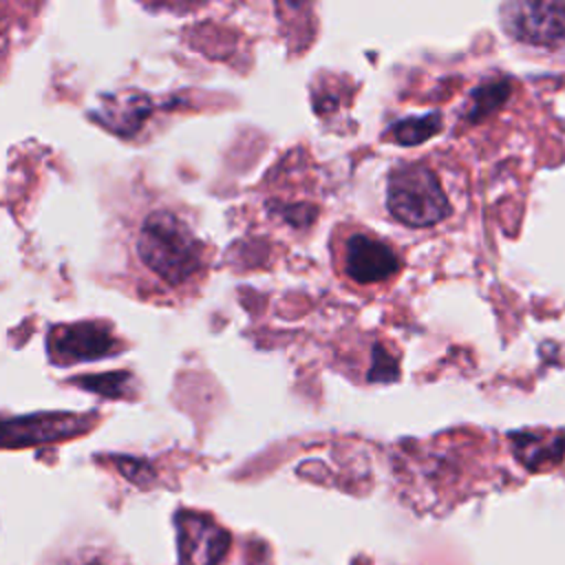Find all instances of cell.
I'll return each mask as SVG.
<instances>
[{
	"instance_id": "9",
	"label": "cell",
	"mask_w": 565,
	"mask_h": 565,
	"mask_svg": "<svg viewBox=\"0 0 565 565\" xmlns=\"http://www.w3.org/2000/svg\"><path fill=\"white\" fill-rule=\"evenodd\" d=\"M514 450L519 461H523L527 468L536 470L545 463H554L565 452V439L563 437H543L536 433H521L514 435Z\"/></svg>"
},
{
	"instance_id": "2",
	"label": "cell",
	"mask_w": 565,
	"mask_h": 565,
	"mask_svg": "<svg viewBox=\"0 0 565 565\" xmlns=\"http://www.w3.org/2000/svg\"><path fill=\"white\" fill-rule=\"evenodd\" d=\"M386 205L399 223L411 227L435 225L450 212L439 179L422 163L402 166L391 174Z\"/></svg>"
},
{
	"instance_id": "11",
	"label": "cell",
	"mask_w": 565,
	"mask_h": 565,
	"mask_svg": "<svg viewBox=\"0 0 565 565\" xmlns=\"http://www.w3.org/2000/svg\"><path fill=\"white\" fill-rule=\"evenodd\" d=\"M510 95V84L508 82H490L486 86H479L472 93V106H470V119H479L483 115H488L490 110H494L497 106H501L505 102V97Z\"/></svg>"
},
{
	"instance_id": "10",
	"label": "cell",
	"mask_w": 565,
	"mask_h": 565,
	"mask_svg": "<svg viewBox=\"0 0 565 565\" xmlns=\"http://www.w3.org/2000/svg\"><path fill=\"white\" fill-rule=\"evenodd\" d=\"M441 128V117L439 113H430L424 117H408L399 119L388 128V135L402 143V146H415L433 137Z\"/></svg>"
},
{
	"instance_id": "12",
	"label": "cell",
	"mask_w": 565,
	"mask_h": 565,
	"mask_svg": "<svg viewBox=\"0 0 565 565\" xmlns=\"http://www.w3.org/2000/svg\"><path fill=\"white\" fill-rule=\"evenodd\" d=\"M126 380H128L126 373H108V375L86 377L84 384H86L90 391L99 393V395L117 397V395H124V391H126Z\"/></svg>"
},
{
	"instance_id": "5",
	"label": "cell",
	"mask_w": 565,
	"mask_h": 565,
	"mask_svg": "<svg viewBox=\"0 0 565 565\" xmlns=\"http://www.w3.org/2000/svg\"><path fill=\"white\" fill-rule=\"evenodd\" d=\"M399 267L397 254L382 241L355 234L344 247V271L355 282H380L391 278Z\"/></svg>"
},
{
	"instance_id": "1",
	"label": "cell",
	"mask_w": 565,
	"mask_h": 565,
	"mask_svg": "<svg viewBox=\"0 0 565 565\" xmlns=\"http://www.w3.org/2000/svg\"><path fill=\"white\" fill-rule=\"evenodd\" d=\"M141 263L166 282L188 280L201 265V245L188 225L172 212H152L137 236Z\"/></svg>"
},
{
	"instance_id": "3",
	"label": "cell",
	"mask_w": 565,
	"mask_h": 565,
	"mask_svg": "<svg viewBox=\"0 0 565 565\" xmlns=\"http://www.w3.org/2000/svg\"><path fill=\"white\" fill-rule=\"evenodd\" d=\"M501 24L519 42L561 44L565 42V2H505Z\"/></svg>"
},
{
	"instance_id": "4",
	"label": "cell",
	"mask_w": 565,
	"mask_h": 565,
	"mask_svg": "<svg viewBox=\"0 0 565 565\" xmlns=\"http://www.w3.org/2000/svg\"><path fill=\"white\" fill-rule=\"evenodd\" d=\"M181 565H216L227 552V532L207 516L183 512L177 519Z\"/></svg>"
},
{
	"instance_id": "6",
	"label": "cell",
	"mask_w": 565,
	"mask_h": 565,
	"mask_svg": "<svg viewBox=\"0 0 565 565\" xmlns=\"http://www.w3.org/2000/svg\"><path fill=\"white\" fill-rule=\"evenodd\" d=\"M86 428L84 417L75 415H29L0 422V446H29L77 435Z\"/></svg>"
},
{
	"instance_id": "8",
	"label": "cell",
	"mask_w": 565,
	"mask_h": 565,
	"mask_svg": "<svg viewBox=\"0 0 565 565\" xmlns=\"http://www.w3.org/2000/svg\"><path fill=\"white\" fill-rule=\"evenodd\" d=\"M102 113H104V121L108 128L130 135L150 113V102L139 93L126 90V93L106 97Z\"/></svg>"
},
{
	"instance_id": "7",
	"label": "cell",
	"mask_w": 565,
	"mask_h": 565,
	"mask_svg": "<svg viewBox=\"0 0 565 565\" xmlns=\"http://www.w3.org/2000/svg\"><path fill=\"white\" fill-rule=\"evenodd\" d=\"M113 347L115 340L106 333V329L93 322L57 327L49 335V351L51 358L57 362L97 360L102 355H108Z\"/></svg>"
}]
</instances>
